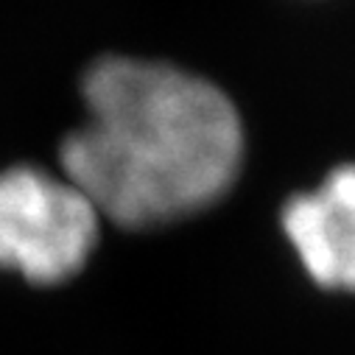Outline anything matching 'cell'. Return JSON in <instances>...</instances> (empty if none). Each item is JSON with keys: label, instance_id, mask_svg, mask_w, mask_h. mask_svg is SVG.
Instances as JSON below:
<instances>
[{"label": "cell", "instance_id": "2", "mask_svg": "<svg viewBox=\"0 0 355 355\" xmlns=\"http://www.w3.org/2000/svg\"><path fill=\"white\" fill-rule=\"evenodd\" d=\"M101 213L67 176L40 165L0 171V269L37 286L73 280L90 260Z\"/></svg>", "mask_w": 355, "mask_h": 355}, {"label": "cell", "instance_id": "3", "mask_svg": "<svg viewBox=\"0 0 355 355\" xmlns=\"http://www.w3.org/2000/svg\"><path fill=\"white\" fill-rule=\"evenodd\" d=\"M280 224L319 288L355 294V162L336 165L319 188L294 193Z\"/></svg>", "mask_w": 355, "mask_h": 355}, {"label": "cell", "instance_id": "1", "mask_svg": "<svg viewBox=\"0 0 355 355\" xmlns=\"http://www.w3.org/2000/svg\"><path fill=\"white\" fill-rule=\"evenodd\" d=\"M84 123L62 176L101 218L151 230L216 205L243 162V121L213 81L165 62L104 56L81 78Z\"/></svg>", "mask_w": 355, "mask_h": 355}]
</instances>
